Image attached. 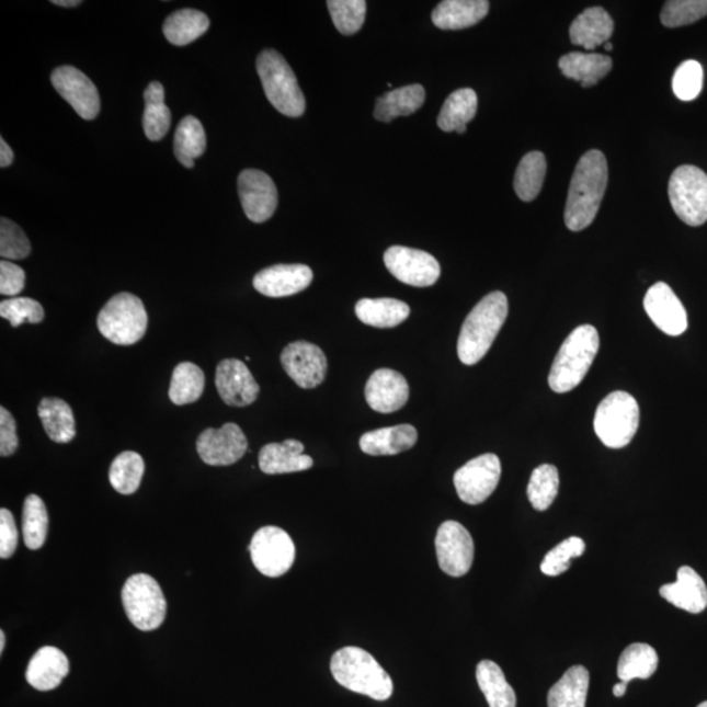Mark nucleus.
<instances>
[{
	"label": "nucleus",
	"mask_w": 707,
	"mask_h": 707,
	"mask_svg": "<svg viewBox=\"0 0 707 707\" xmlns=\"http://www.w3.org/2000/svg\"><path fill=\"white\" fill-rule=\"evenodd\" d=\"M608 163L604 153L590 150L579 159L572 174L565 208V225L570 231H582L595 220L607 191Z\"/></svg>",
	"instance_id": "1"
},
{
	"label": "nucleus",
	"mask_w": 707,
	"mask_h": 707,
	"mask_svg": "<svg viewBox=\"0 0 707 707\" xmlns=\"http://www.w3.org/2000/svg\"><path fill=\"white\" fill-rule=\"evenodd\" d=\"M509 315L508 296L491 293L467 316L457 341V355L464 365L474 366L488 354Z\"/></svg>",
	"instance_id": "2"
},
{
	"label": "nucleus",
	"mask_w": 707,
	"mask_h": 707,
	"mask_svg": "<svg viewBox=\"0 0 707 707\" xmlns=\"http://www.w3.org/2000/svg\"><path fill=\"white\" fill-rule=\"evenodd\" d=\"M330 671L343 688L375 702H387L392 696V679L366 650L349 646L337 651L330 660Z\"/></svg>",
	"instance_id": "3"
},
{
	"label": "nucleus",
	"mask_w": 707,
	"mask_h": 707,
	"mask_svg": "<svg viewBox=\"0 0 707 707\" xmlns=\"http://www.w3.org/2000/svg\"><path fill=\"white\" fill-rule=\"evenodd\" d=\"M601 339L595 327L581 326L572 330L558 352L548 377L549 387L556 394H566L577 388L594 363Z\"/></svg>",
	"instance_id": "4"
},
{
	"label": "nucleus",
	"mask_w": 707,
	"mask_h": 707,
	"mask_svg": "<svg viewBox=\"0 0 707 707\" xmlns=\"http://www.w3.org/2000/svg\"><path fill=\"white\" fill-rule=\"evenodd\" d=\"M258 72L269 101L287 117H300L306 111V98L292 67L278 52L266 49L258 58Z\"/></svg>",
	"instance_id": "5"
},
{
	"label": "nucleus",
	"mask_w": 707,
	"mask_h": 707,
	"mask_svg": "<svg viewBox=\"0 0 707 707\" xmlns=\"http://www.w3.org/2000/svg\"><path fill=\"white\" fill-rule=\"evenodd\" d=\"M148 316L144 303L130 293L114 295L98 316V328L107 341L134 345L146 334Z\"/></svg>",
	"instance_id": "6"
},
{
	"label": "nucleus",
	"mask_w": 707,
	"mask_h": 707,
	"mask_svg": "<svg viewBox=\"0 0 707 707\" xmlns=\"http://www.w3.org/2000/svg\"><path fill=\"white\" fill-rule=\"evenodd\" d=\"M639 426L638 402L628 392H612L597 407L594 429L598 440L608 448L628 446Z\"/></svg>",
	"instance_id": "7"
},
{
	"label": "nucleus",
	"mask_w": 707,
	"mask_h": 707,
	"mask_svg": "<svg viewBox=\"0 0 707 707\" xmlns=\"http://www.w3.org/2000/svg\"><path fill=\"white\" fill-rule=\"evenodd\" d=\"M121 596L126 616L137 629L152 631L163 625L167 601L159 583L151 575H132L124 584Z\"/></svg>",
	"instance_id": "8"
},
{
	"label": "nucleus",
	"mask_w": 707,
	"mask_h": 707,
	"mask_svg": "<svg viewBox=\"0 0 707 707\" xmlns=\"http://www.w3.org/2000/svg\"><path fill=\"white\" fill-rule=\"evenodd\" d=\"M669 195L673 212L684 224L698 227L707 221V174L695 166L672 173Z\"/></svg>",
	"instance_id": "9"
},
{
	"label": "nucleus",
	"mask_w": 707,
	"mask_h": 707,
	"mask_svg": "<svg viewBox=\"0 0 707 707\" xmlns=\"http://www.w3.org/2000/svg\"><path fill=\"white\" fill-rule=\"evenodd\" d=\"M249 551L254 568L269 578L285 575L295 561L293 538L286 531L273 525L255 532Z\"/></svg>",
	"instance_id": "10"
},
{
	"label": "nucleus",
	"mask_w": 707,
	"mask_h": 707,
	"mask_svg": "<svg viewBox=\"0 0 707 707\" xmlns=\"http://www.w3.org/2000/svg\"><path fill=\"white\" fill-rule=\"evenodd\" d=\"M502 466L500 457L484 454L456 470L454 483L457 495L464 503L481 504L494 493L500 483Z\"/></svg>",
	"instance_id": "11"
},
{
	"label": "nucleus",
	"mask_w": 707,
	"mask_h": 707,
	"mask_svg": "<svg viewBox=\"0 0 707 707\" xmlns=\"http://www.w3.org/2000/svg\"><path fill=\"white\" fill-rule=\"evenodd\" d=\"M390 274L406 285L430 287L441 277V265L434 255L420 249L395 246L384 253Z\"/></svg>",
	"instance_id": "12"
},
{
	"label": "nucleus",
	"mask_w": 707,
	"mask_h": 707,
	"mask_svg": "<svg viewBox=\"0 0 707 707\" xmlns=\"http://www.w3.org/2000/svg\"><path fill=\"white\" fill-rule=\"evenodd\" d=\"M435 549L442 571L449 577H464L474 565V538L460 523L448 521L441 525L435 537Z\"/></svg>",
	"instance_id": "13"
},
{
	"label": "nucleus",
	"mask_w": 707,
	"mask_h": 707,
	"mask_svg": "<svg viewBox=\"0 0 707 707\" xmlns=\"http://www.w3.org/2000/svg\"><path fill=\"white\" fill-rule=\"evenodd\" d=\"M281 363L296 386L305 389L319 387L326 380L328 361L324 352L311 342L289 343L281 354Z\"/></svg>",
	"instance_id": "14"
},
{
	"label": "nucleus",
	"mask_w": 707,
	"mask_h": 707,
	"mask_svg": "<svg viewBox=\"0 0 707 707\" xmlns=\"http://www.w3.org/2000/svg\"><path fill=\"white\" fill-rule=\"evenodd\" d=\"M247 451V436L236 423H226L220 429H206L197 440L201 460L212 467L232 466Z\"/></svg>",
	"instance_id": "15"
},
{
	"label": "nucleus",
	"mask_w": 707,
	"mask_h": 707,
	"mask_svg": "<svg viewBox=\"0 0 707 707\" xmlns=\"http://www.w3.org/2000/svg\"><path fill=\"white\" fill-rule=\"evenodd\" d=\"M241 206L249 220L264 224L277 210L278 191L269 174L258 170H246L238 180Z\"/></svg>",
	"instance_id": "16"
},
{
	"label": "nucleus",
	"mask_w": 707,
	"mask_h": 707,
	"mask_svg": "<svg viewBox=\"0 0 707 707\" xmlns=\"http://www.w3.org/2000/svg\"><path fill=\"white\" fill-rule=\"evenodd\" d=\"M54 89L69 103L80 117L91 121L100 112L96 85L82 71L72 66H62L52 73Z\"/></svg>",
	"instance_id": "17"
},
{
	"label": "nucleus",
	"mask_w": 707,
	"mask_h": 707,
	"mask_svg": "<svg viewBox=\"0 0 707 707\" xmlns=\"http://www.w3.org/2000/svg\"><path fill=\"white\" fill-rule=\"evenodd\" d=\"M646 313L663 333L676 337L688 328V315L683 303L664 282H658L646 293Z\"/></svg>",
	"instance_id": "18"
},
{
	"label": "nucleus",
	"mask_w": 707,
	"mask_h": 707,
	"mask_svg": "<svg viewBox=\"0 0 707 707\" xmlns=\"http://www.w3.org/2000/svg\"><path fill=\"white\" fill-rule=\"evenodd\" d=\"M215 386L227 406L244 408L258 400L260 387L246 363L221 361L215 374Z\"/></svg>",
	"instance_id": "19"
},
{
	"label": "nucleus",
	"mask_w": 707,
	"mask_h": 707,
	"mask_svg": "<svg viewBox=\"0 0 707 707\" xmlns=\"http://www.w3.org/2000/svg\"><path fill=\"white\" fill-rule=\"evenodd\" d=\"M366 401L377 413L389 414L407 406L409 384L400 373L380 368L369 376L365 389Z\"/></svg>",
	"instance_id": "20"
},
{
	"label": "nucleus",
	"mask_w": 707,
	"mask_h": 707,
	"mask_svg": "<svg viewBox=\"0 0 707 707\" xmlns=\"http://www.w3.org/2000/svg\"><path fill=\"white\" fill-rule=\"evenodd\" d=\"M312 281L311 267L301 264H280L255 274L253 286L269 298H285L305 292Z\"/></svg>",
	"instance_id": "21"
},
{
	"label": "nucleus",
	"mask_w": 707,
	"mask_h": 707,
	"mask_svg": "<svg viewBox=\"0 0 707 707\" xmlns=\"http://www.w3.org/2000/svg\"><path fill=\"white\" fill-rule=\"evenodd\" d=\"M69 672L70 662L65 652L53 646H45L32 657L25 679L33 688L49 692L58 688Z\"/></svg>",
	"instance_id": "22"
},
{
	"label": "nucleus",
	"mask_w": 707,
	"mask_h": 707,
	"mask_svg": "<svg viewBox=\"0 0 707 707\" xmlns=\"http://www.w3.org/2000/svg\"><path fill=\"white\" fill-rule=\"evenodd\" d=\"M259 466L266 475L295 474L313 467L311 456L305 455V446L295 440L271 443L262 447Z\"/></svg>",
	"instance_id": "23"
},
{
	"label": "nucleus",
	"mask_w": 707,
	"mask_h": 707,
	"mask_svg": "<svg viewBox=\"0 0 707 707\" xmlns=\"http://www.w3.org/2000/svg\"><path fill=\"white\" fill-rule=\"evenodd\" d=\"M660 595L679 609L697 615L707 607V588L704 579L689 566H683L677 571V581L664 584Z\"/></svg>",
	"instance_id": "24"
},
{
	"label": "nucleus",
	"mask_w": 707,
	"mask_h": 707,
	"mask_svg": "<svg viewBox=\"0 0 707 707\" xmlns=\"http://www.w3.org/2000/svg\"><path fill=\"white\" fill-rule=\"evenodd\" d=\"M419 433L412 424L368 431L361 436L360 446L369 456H394L413 448Z\"/></svg>",
	"instance_id": "25"
},
{
	"label": "nucleus",
	"mask_w": 707,
	"mask_h": 707,
	"mask_svg": "<svg viewBox=\"0 0 707 707\" xmlns=\"http://www.w3.org/2000/svg\"><path fill=\"white\" fill-rule=\"evenodd\" d=\"M487 0H444L433 12V23L443 31H460L481 22L488 15Z\"/></svg>",
	"instance_id": "26"
},
{
	"label": "nucleus",
	"mask_w": 707,
	"mask_h": 707,
	"mask_svg": "<svg viewBox=\"0 0 707 707\" xmlns=\"http://www.w3.org/2000/svg\"><path fill=\"white\" fill-rule=\"evenodd\" d=\"M615 30L609 13L602 7H591L579 15L570 26L571 43L594 50L607 44Z\"/></svg>",
	"instance_id": "27"
},
{
	"label": "nucleus",
	"mask_w": 707,
	"mask_h": 707,
	"mask_svg": "<svg viewBox=\"0 0 707 707\" xmlns=\"http://www.w3.org/2000/svg\"><path fill=\"white\" fill-rule=\"evenodd\" d=\"M558 66L566 78L577 80L584 89H589L608 76L613 62L609 57L603 56V54L572 52L566 54Z\"/></svg>",
	"instance_id": "28"
},
{
	"label": "nucleus",
	"mask_w": 707,
	"mask_h": 707,
	"mask_svg": "<svg viewBox=\"0 0 707 707\" xmlns=\"http://www.w3.org/2000/svg\"><path fill=\"white\" fill-rule=\"evenodd\" d=\"M426 91L421 84L401 87L384 93L377 99L374 117L381 123H390L400 116H410L423 105Z\"/></svg>",
	"instance_id": "29"
},
{
	"label": "nucleus",
	"mask_w": 707,
	"mask_h": 707,
	"mask_svg": "<svg viewBox=\"0 0 707 707\" xmlns=\"http://www.w3.org/2000/svg\"><path fill=\"white\" fill-rule=\"evenodd\" d=\"M355 313L363 324L388 329L402 324L409 318L410 307L407 303L397 299L365 298L356 303Z\"/></svg>",
	"instance_id": "30"
},
{
	"label": "nucleus",
	"mask_w": 707,
	"mask_h": 707,
	"mask_svg": "<svg viewBox=\"0 0 707 707\" xmlns=\"http://www.w3.org/2000/svg\"><path fill=\"white\" fill-rule=\"evenodd\" d=\"M39 420L53 442L70 443L77 435L76 419L69 403L57 397H46L38 406Z\"/></svg>",
	"instance_id": "31"
},
{
	"label": "nucleus",
	"mask_w": 707,
	"mask_h": 707,
	"mask_svg": "<svg viewBox=\"0 0 707 707\" xmlns=\"http://www.w3.org/2000/svg\"><path fill=\"white\" fill-rule=\"evenodd\" d=\"M477 106L478 99L474 90H457L444 101L440 117H437V126L446 133L464 134L467 132V125L476 116Z\"/></svg>",
	"instance_id": "32"
},
{
	"label": "nucleus",
	"mask_w": 707,
	"mask_h": 707,
	"mask_svg": "<svg viewBox=\"0 0 707 707\" xmlns=\"http://www.w3.org/2000/svg\"><path fill=\"white\" fill-rule=\"evenodd\" d=\"M476 677L490 707H516V695L500 665L491 660L478 663Z\"/></svg>",
	"instance_id": "33"
},
{
	"label": "nucleus",
	"mask_w": 707,
	"mask_h": 707,
	"mask_svg": "<svg viewBox=\"0 0 707 707\" xmlns=\"http://www.w3.org/2000/svg\"><path fill=\"white\" fill-rule=\"evenodd\" d=\"M590 673L583 665L571 666L554 688L549 691V707H585Z\"/></svg>",
	"instance_id": "34"
},
{
	"label": "nucleus",
	"mask_w": 707,
	"mask_h": 707,
	"mask_svg": "<svg viewBox=\"0 0 707 707\" xmlns=\"http://www.w3.org/2000/svg\"><path fill=\"white\" fill-rule=\"evenodd\" d=\"M210 26L204 12L184 9L168 16L163 25L164 36L173 45L185 46L198 39Z\"/></svg>",
	"instance_id": "35"
},
{
	"label": "nucleus",
	"mask_w": 707,
	"mask_h": 707,
	"mask_svg": "<svg viewBox=\"0 0 707 707\" xmlns=\"http://www.w3.org/2000/svg\"><path fill=\"white\" fill-rule=\"evenodd\" d=\"M164 99L163 84L159 82L148 84L145 91L144 127L146 137L152 141L163 139L171 127L172 114Z\"/></svg>",
	"instance_id": "36"
},
{
	"label": "nucleus",
	"mask_w": 707,
	"mask_h": 707,
	"mask_svg": "<svg viewBox=\"0 0 707 707\" xmlns=\"http://www.w3.org/2000/svg\"><path fill=\"white\" fill-rule=\"evenodd\" d=\"M659 664L657 651L646 643H632L619 657L617 675L628 684L635 679H649L654 675Z\"/></svg>",
	"instance_id": "37"
},
{
	"label": "nucleus",
	"mask_w": 707,
	"mask_h": 707,
	"mask_svg": "<svg viewBox=\"0 0 707 707\" xmlns=\"http://www.w3.org/2000/svg\"><path fill=\"white\" fill-rule=\"evenodd\" d=\"M547 174V159L540 151H532L525 155L517 166L514 179V187L517 197L524 202L534 201L541 192Z\"/></svg>",
	"instance_id": "38"
},
{
	"label": "nucleus",
	"mask_w": 707,
	"mask_h": 707,
	"mask_svg": "<svg viewBox=\"0 0 707 707\" xmlns=\"http://www.w3.org/2000/svg\"><path fill=\"white\" fill-rule=\"evenodd\" d=\"M206 151V133L199 121L187 116L181 121L174 134V155L181 164L194 167V160Z\"/></svg>",
	"instance_id": "39"
},
{
	"label": "nucleus",
	"mask_w": 707,
	"mask_h": 707,
	"mask_svg": "<svg viewBox=\"0 0 707 707\" xmlns=\"http://www.w3.org/2000/svg\"><path fill=\"white\" fill-rule=\"evenodd\" d=\"M205 390V374L191 362H183L173 369L170 399L174 406H187L199 399Z\"/></svg>",
	"instance_id": "40"
},
{
	"label": "nucleus",
	"mask_w": 707,
	"mask_h": 707,
	"mask_svg": "<svg viewBox=\"0 0 707 707\" xmlns=\"http://www.w3.org/2000/svg\"><path fill=\"white\" fill-rule=\"evenodd\" d=\"M145 475L144 457L134 451H125L113 460L110 469V481L119 494L136 493Z\"/></svg>",
	"instance_id": "41"
},
{
	"label": "nucleus",
	"mask_w": 707,
	"mask_h": 707,
	"mask_svg": "<svg viewBox=\"0 0 707 707\" xmlns=\"http://www.w3.org/2000/svg\"><path fill=\"white\" fill-rule=\"evenodd\" d=\"M49 515L44 501L36 494L25 498L23 509V536L26 548L38 550L46 541Z\"/></svg>",
	"instance_id": "42"
},
{
	"label": "nucleus",
	"mask_w": 707,
	"mask_h": 707,
	"mask_svg": "<svg viewBox=\"0 0 707 707\" xmlns=\"http://www.w3.org/2000/svg\"><path fill=\"white\" fill-rule=\"evenodd\" d=\"M558 489H560V475L555 466L544 464L532 471L527 495L535 510L547 511L554 504Z\"/></svg>",
	"instance_id": "43"
},
{
	"label": "nucleus",
	"mask_w": 707,
	"mask_h": 707,
	"mask_svg": "<svg viewBox=\"0 0 707 707\" xmlns=\"http://www.w3.org/2000/svg\"><path fill=\"white\" fill-rule=\"evenodd\" d=\"M327 5L335 28L342 35H355L365 23L367 11L365 0H329Z\"/></svg>",
	"instance_id": "44"
},
{
	"label": "nucleus",
	"mask_w": 707,
	"mask_h": 707,
	"mask_svg": "<svg viewBox=\"0 0 707 707\" xmlns=\"http://www.w3.org/2000/svg\"><path fill=\"white\" fill-rule=\"evenodd\" d=\"M707 16V0H670L665 2L660 20L669 28H677Z\"/></svg>",
	"instance_id": "45"
},
{
	"label": "nucleus",
	"mask_w": 707,
	"mask_h": 707,
	"mask_svg": "<svg viewBox=\"0 0 707 707\" xmlns=\"http://www.w3.org/2000/svg\"><path fill=\"white\" fill-rule=\"evenodd\" d=\"M585 544L581 537H569L565 541L558 544L555 549H551L545 556L541 563V571L548 577H558L562 572L568 571L571 566L572 558L581 557L584 554Z\"/></svg>",
	"instance_id": "46"
},
{
	"label": "nucleus",
	"mask_w": 707,
	"mask_h": 707,
	"mask_svg": "<svg viewBox=\"0 0 707 707\" xmlns=\"http://www.w3.org/2000/svg\"><path fill=\"white\" fill-rule=\"evenodd\" d=\"M704 87V69L697 60H685L677 67L672 79L673 93L680 100L692 101L699 96Z\"/></svg>",
	"instance_id": "47"
},
{
	"label": "nucleus",
	"mask_w": 707,
	"mask_h": 707,
	"mask_svg": "<svg viewBox=\"0 0 707 707\" xmlns=\"http://www.w3.org/2000/svg\"><path fill=\"white\" fill-rule=\"evenodd\" d=\"M0 316L9 320L13 328L23 326L24 322L38 324L45 318V311L42 305L31 298H12L0 303Z\"/></svg>",
	"instance_id": "48"
},
{
	"label": "nucleus",
	"mask_w": 707,
	"mask_h": 707,
	"mask_svg": "<svg viewBox=\"0 0 707 707\" xmlns=\"http://www.w3.org/2000/svg\"><path fill=\"white\" fill-rule=\"evenodd\" d=\"M31 254V242L12 220L0 219V255L7 261L24 260Z\"/></svg>",
	"instance_id": "49"
},
{
	"label": "nucleus",
	"mask_w": 707,
	"mask_h": 707,
	"mask_svg": "<svg viewBox=\"0 0 707 707\" xmlns=\"http://www.w3.org/2000/svg\"><path fill=\"white\" fill-rule=\"evenodd\" d=\"M19 543V532L15 518L10 510H0V558L7 560L15 555Z\"/></svg>",
	"instance_id": "50"
},
{
	"label": "nucleus",
	"mask_w": 707,
	"mask_h": 707,
	"mask_svg": "<svg viewBox=\"0 0 707 707\" xmlns=\"http://www.w3.org/2000/svg\"><path fill=\"white\" fill-rule=\"evenodd\" d=\"M25 278L22 267L7 260L0 262V294L16 298L25 287Z\"/></svg>",
	"instance_id": "51"
},
{
	"label": "nucleus",
	"mask_w": 707,
	"mask_h": 707,
	"mask_svg": "<svg viewBox=\"0 0 707 707\" xmlns=\"http://www.w3.org/2000/svg\"><path fill=\"white\" fill-rule=\"evenodd\" d=\"M19 440L16 422L4 407L0 408V455L9 457L16 453Z\"/></svg>",
	"instance_id": "52"
},
{
	"label": "nucleus",
	"mask_w": 707,
	"mask_h": 707,
	"mask_svg": "<svg viewBox=\"0 0 707 707\" xmlns=\"http://www.w3.org/2000/svg\"><path fill=\"white\" fill-rule=\"evenodd\" d=\"M13 161V151L11 147L5 144L3 138H0V167H10Z\"/></svg>",
	"instance_id": "53"
},
{
	"label": "nucleus",
	"mask_w": 707,
	"mask_h": 707,
	"mask_svg": "<svg viewBox=\"0 0 707 707\" xmlns=\"http://www.w3.org/2000/svg\"><path fill=\"white\" fill-rule=\"evenodd\" d=\"M52 3L59 7H77L79 4H82L80 0H53Z\"/></svg>",
	"instance_id": "54"
},
{
	"label": "nucleus",
	"mask_w": 707,
	"mask_h": 707,
	"mask_svg": "<svg viewBox=\"0 0 707 707\" xmlns=\"http://www.w3.org/2000/svg\"><path fill=\"white\" fill-rule=\"evenodd\" d=\"M626 683L622 682L613 686V695L616 697H623L626 693Z\"/></svg>",
	"instance_id": "55"
},
{
	"label": "nucleus",
	"mask_w": 707,
	"mask_h": 707,
	"mask_svg": "<svg viewBox=\"0 0 707 707\" xmlns=\"http://www.w3.org/2000/svg\"><path fill=\"white\" fill-rule=\"evenodd\" d=\"M4 648H5V635H4V631L2 630L0 631V652H2V654H3Z\"/></svg>",
	"instance_id": "56"
},
{
	"label": "nucleus",
	"mask_w": 707,
	"mask_h": 707,
	"mask_svg": "<svg viewBox=\"0 0 707 707\" xmlns=\"http://www.w3.org/2000/svg\"><path fill=\"white\" fill-rule=\"evenodd\" d=\"M613 45L611 43L605 44V50L612 52Z\"/></svg>",
	"instance_id": "57"
},
{
	"label": "nucleus",
	"mask_w": 707,
	"mask_h": 707,
	"mask_svg": "<svg viewBox=\"0 0 707 707\" xmlns=\"http://www.w3.org/2000/svg\"><path fill=\"white\" fill-rule=\"evenodd\" d=\"M697 707H707V702L699 704Z\"/></svg>",
	"instance_id": "58"
}]
</instances>
